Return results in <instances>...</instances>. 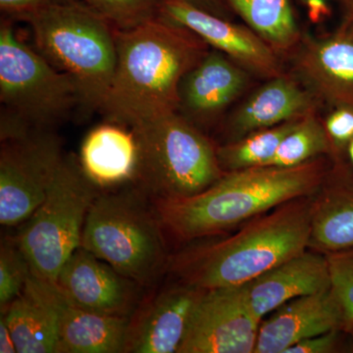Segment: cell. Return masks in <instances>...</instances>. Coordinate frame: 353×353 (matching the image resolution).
Returning <instances> with one entry per match:
<instances>
[{
	"mask_svg": "<svg viewBox=\"0 0 353 353\" xmlns=\"http://www.w3.org/2000/svg\"><path fill=\"white\" fill-rule=\"evenodd\" d=\"M343 330V313L331 288L297 297L260 323L254 353H285L299 341Z\"/></svg>",
	"mask_w": 353,
	"mask_h": 353,
	"instance_id": "cell-15",
	"label": "cell"
},
{
	"mask_svg": "<svg viewBox=\"0 0 353 353\" xmlns=\"http://www.w3.org/2000/svg\"><path fill=\"white\" fill-rule=\"evenodd\" d=\"M203 292L180 281L141 303L130 319L124 353H178Z\"/></svg>",
	"mask_w": 353,
	"mask_h": 353,
	"instance_id": "cell-12",
	"label": "cell"
},
{
	"mask_svg": "<svg viewBox=\"0 0 353 353\" xmlns=\"http://www.w3.org/2000/svg\"><path fill=\"white\" fill-rule=\"evenodd\" d=\"M309 18L313 22H320L328 17L330 8L326 0H305Z\"/></svg>",
	"mask_w": 353,
	"mask_h": 353,
	"instance_id": "cell-32",
	"label": "cell"
},
{
	"mask_svg": "<svg viewBox=\"0 0 353 353\" xmlns=\"http://www.w3.org/2000/svg\"><path fill=\"white\" fill-rule=\"evenodd\" d=\"M55 283L81 307L121 317H131L143 288L83 246L67 259Z\"/></svg>",
	"mask_w": 353,
	"mask_h": 353,
	"instance_id": "cell-14",
	"label": "cell"
},
{
	"mask_svg": "<svg viewBox=\"0 0 353 353\" xmlns=\"http://www.w3.org/2000/svg\"><path fill=\"white\" fill-rule=\"evenodd\" d=\"M314 108L315 97L307 88L282 74L270 79L238 109L231 130L238 139L250 132L301 119Z\"/></svg>",
	"mask_w": 353,
	"mask_h": 353,
	"instance_id": "cell-20",
	"label": "cell"
},
{
	"mask_svg": "<svg viewBox=\"0 0 353 353\" xmlns=\"http://www.w3.org/2000/svg\"><path fill=\"white\" fill-rule=\"evenodd\" d=\"M110 23L114 29L128 30L159 17L162 0H83Z\"/></svg>",
	"mask_w": 353,
	"mask_h": 353,
	"instance_id": "cell-27",
	"label": "cell"
},
{
	"mask_svg": "<svg viewBox=\"0 0 353 353\" xmlns=\"http://www.w3.org/2000/svg\"><path fill=\"white\" fill-rule=\"evenodd\" d=\"M245 70L224 53L209 50L181 82L178 113L194 126L210 122L245 90Z\"/></svg>",
	"mask_w": 353,
	"mask_h": 353,
	"instance_id": "cell-17",
	"label": "cell"
},
{
	"mask_svg": "<svg viewBox=\"0 0 353 353\" xmlns=\"http://www.w3.org/2000/svg\"><path fill=\"white\" fill-rule=\"evenodd\" d=\"M299 120L250 132L233 143L218 148L221 168L224 172H231L268 166L281 141L294 129Z\"/></svg>",
	"mask_w": 353,
	"mask_h": 353,
	"instance_id": "cell-24",
	"label": "cell"
},
{
	"mask_svg": "<svg viewBox=\"0 0 353 353\" xmlns=\"http://www.w3.org/2000/svg\"><path fill=\"white\" fill-rule=\"evenodd\" d=\"M64 153L53 131L32 132L1 141L0 223L13 227L25 223L50 190Z\"/></svg>",
	"mask_w": 353,
	"mask_h": 353,
	"instance_id": "cell-9",
	"label": "cell"
},
{
	"mask_svg": "<svg viewBox=\"0 0 353 353\" xmlns=\"http://www.w3.org/2000/svg\"><path fill=\"white\" fill-rule=\"evenodd\" d=\"M32 274L29 260L17 239H6L0 248V309L6 311L16 299Z\"/></svg>",
	"mask_w": 353,
	"mask_h": 353,
	"instance_id": "cell-26",
	"label": "cell"
},
{
	"mask_svg": "<svg viewBox=\"0 0 353 353\" xmlns=\"http://www.w3.org/2000/svg\"><path fill=\"white\" fill-rule=\"evenodd\" d=\"M139 161L136 183L152 199H181L201 192L224 175L217 148L180 113L134 126Z\"/></svg>",
	"mask_w": 353,
	"mask_h": 353,
	"instance_id": "cell-7",
	"label": "cell"
},
{
	"mask_svg": "<svg viewBox=\"0 0 353 353\" xmlns=\"http://www.w3.org/2000/svg\"><path fill=\"white\" fill-rule=\"evenodd\" d=\"M252 315L262 319L281 305L331 288L326 255L304 252L240 285Z\"/></svg>",
	"mask_w": 353,
	"mask_h": 353,
	"instance_id": "cell-16",
	"label": "cell"
},
{
	"mask_svg": "<svg viewBox=\"0 0 353 353\" xmlns=\"http://www.w3.org/2000/svg\"><path fill=\"white\" fill-rule=\"evenodd\" d=\"M294 65L313 97L333 108H353V19L345 18L328 36L303 39Z\"/></svg>",
	"mask_w": 353,
	"mask_h": 353,
	"instance_id": "cell-13",
	"label": "cell"
},
{
	"mask_svg": "<svg viewBox=\"0 0 353 353\" xmlns=\"http://www.w3.org/2000/svg\"><path fill=\"white\" fill-rule=\"evenodd\" d=\"M309 246L325 253L353 248V181L334 183L314 201Z\"/></svg>",
	"mask_w": 353,
	"mask_h": 353,
	"instance_id": "cell-22",
	"label": "cell"
},
{
	"mask_svg": "<svg viewBox=\"0 0 353 353\" xmlns=\"http://www.w3.org/2000/svg\"><path fill=\"white\" fill-rule=\"evenodd\" d=\"M114 34L117 60L101 110L104 119L132 127L178 112L181 82L208 52V44L161 17Z\"/></svg>",
	"mask_w": 353,
	"mask_h": 353,
	"instance_id": "cell-1",
	"label": "cell"
},
{
	"mask_svg": "<svg viewBox=\"0 0 353 353\" xmlns=\"http://www.w3.org/2000/svg\"><path fill=\"white\" fill-rule=\"evenodd\" d=\"M260 321L240 285L204 290L178 353H252Z\"/></svg>",
	"mask_w": 353,
	"mask_h": 353,
	"instance_id": "cell-10",
	"label": "cell"
},
{
	"mask_svg": "<svg viewBox=\"0 0 353 353\" xmlns=\"http://www.w3.org/2000/svg\"><path fill=\"white\" fill-rule=\"evenodd\" d=\"M338 331L318 334L299 341L285 350V353H329L334 352L338 341Z\"/></svg>",
	"mask_w": 353,
	"mask_h": 353,
	"instance_id": "cell-30",
	"label": "cell"
},
{
	"mask_svg": "<svg viewBox=\"0 0 353 353\" xmlns=\"http://www.w3.org/2000/svg\"><path fill=\"white\" fill-rule=\"evenodd\" d=\"M154 199L136 185L101 190L88 211L81 246L141 287L169 266Z\"/></svg>",
	"mask_w": 353,
	"mask_h": 353,
	"instance_id": "cell-5",
	"label": "cell"
},
{
	"mask_svg": "<svg viewBox=\"0 0 353 353\" xmlns=\"http://www.w3.org/2000/svg\"><path fill=\"white\" fill-rule=\"evenodd\" d=\"M159 17L187 28L243 69L268 79L284 74L278 53L250 27L229 22L188 0H162Z\"/></svg>",
	"mask_w": 353,
	"mask_h": 353,
	"instance_id": "cell-11",
	"label": "cell"
},
{
	"mask_svg": "<svg viewBox=\"0 0 353 353\" xmlns=\"http://www.w3.org/2000/svg\"><path fill=\"white\" fill-rule=\"evenodd\" d=\"M41 280L57 314L55 353H124L131 317L101 314L81 307L57 283Z\"/></svg>",
	"mask_w": 353,
	"mask_h": 353,
	"instance_id": "cell-18",
	"label": "cell"
},
{
	"mask_svg": "<svg viewBox=\"0 0 353 353\" xmlns=\"http://www.w3.org/2000/svg\"><path fill=\"white\" fill-rule=\"evenodd\" d=\"M319 160L292 167L260 166L225 172L199 194L154 199L165 232L182 241L216 236L285 202L307 197L325 178Z\"/></svg>",
	"mask_w": 353,
	"mask_h": 353,
	"instance_id": "cell-2",
	"label": "cell"
},
{
	"mask_svg": "<svg viewBox=\"0 0 353 353\" xmlns=\"http://www.w3.org/2000/svg\"><path fill=\"white\" fill-rule=\"evenodd\" d=\"M324 126L334 148L347 150L348 143L353 139V108L347 106L334 108L325 121Z\"/></svg>",
	"mask_w": 353,
	"mask_h": 353,
	"instance_id": "cell-29",
	"label": "cell"
},
{
	"mask_svg": "<svg viewBox=\"0 0 353 353\" xmlns=\"http://www.w3.org/2000/svg\"><path fill=\"white\" fill-rule=\"evenodd\" d=\"M313 205L306 197L285 202L269 214L253 218L230 238L170 259L171 271L181 282L201 290L245 284L305 252Z\"/></svg>",
	"mask_w": 353,
	"mask_h": 353,
	"instance_id": "cell-3",
	"label": "cell"
},
{
	"mask_svg": "<svg viewBox=\"0 0 353 353\" xmlns=\"http://www.w3.org/2000/svg\"><path fill=\"white\" fill-rule=\"evenodd\" d=\"M101 192L83 173L78 157L64 153L46 199L17 238L32 274L57 282L65 262L81 246L88 211Z\"/></svg>",
	"mask_w": 353,
	"mask_h": 353,
	"instance_id": "cell-8",
	"label": "cell"
},
{
	"mask_svg": "<svg viewBox=\"0 0 353 353\" xmlns=\"http://www.w3.org/2000/svg\"><path fill=\"white\" fill-rule=\"evenodd\" d=\"M16 20L31 27L34 48L75 81L81 112H101L115 72L114 28L81 0H62Z\"/></svg>",
	"mask_w": 353,
	"mask_h": 353,
	"instance_id": "cell-4",
	"label": "cell"
},
{
	"mask_svg": "<svg viewBox=\"0 0 353 353\" xmlns=\"http://www.w3.org/2000/svg\"><path fill=\"white\" fill-rule=\"evenodd\" d=\"M348 157H350V162L353 166V139L350 141L347 146Z\"/></svg>",
	"mask_w": 353,
	"mask_h": 353,
	"instance_id": "cell-36",
	"label": "cell"
},
{
	"mask_svg": "<svg viewBox=\"0 0 353 353\" xmlns=\"http://www.w3.org/2000/svg\"><path fill=\"white\" fill-rule=\"evenodd\" d=\"M62 0H0V9L11 19L39 10Z\"/></svg>",
	"mask_w": 353,
	"mask_h": 353,
	"instance_id": "cell-31",
	"label": "cell"
},
{
	"mask_svg": "<svg viewBox=\"0 0 353 353\" xmlns=\"http://www.w3.org/2000/svg\"><path fill=\"white\" fill-rule=\"evenodd\" d=\"M348 19H350V18H348ZM352 19H353V18H352Z\"/></svg>",
	"mask_w": 353,
	"mask_h": 353,
	"instance_id": "cell-37",
	"label": "cell"
},
{
	"mask_svg": "<svg viewBox=\"0 0 353 353\" xmlns=\"http://www.w3.org/2000/svg\"><path fill=\"white\" fill-rule=\"evenodd\" d=\"M0 102L1 141L52 131L82 106L73 78L21 41L11 18L0 26Z\"/></svg>",
	"mask_w": 353,
	"mask_h": 353,
	"instance_id": "cell-6",
	"label": "cell"
},
{
	"mask_svg": "<svg viewBox=\"0 0 353 353\" xmlns=\"http://www.w3.org/2000/svg\"><path fill=\"white\" fill-rule=\"evenodd\" d=\"M226 3L277 53L292 50L303 39L292 0H226Z\"/></svg>",
	"mask_w": 353,
	"mask_h": 353,
	"instance_id": "cell-23",
	"label": "cell"
},
{
	"mask_svg": "<svg viewBox=\"0 0 353 353\" xmlns=\"http://www.w3.org/2000/svg\"><path fill=\"white\" fill-rule=\"evenodd\" d=\"M15 343L3 315L0 318V353H16Z\"/></svg>",
	"mask_w": 353,
	"mask_h": 353,
	"instance_id": "cell-33",
	"label": "cell"
},
{
	"mask_svg": "<svg viewBox=\"0 0 353 353\" xmlns=\"http://www.w3.org/2000/svg\"><path fill=\"white\" fill-rule=\"evenodd\" d=\"M83 173L101 190L134 185L138 176V139L132 128L105 121L90 130L81 145Z\"/></svg>",
	"mask_w": 353,
	"mask_h": 353,
	"instance_id": "cell-19",
	"label": "cell"
},
{
	"mask_svg": "<svg viewBox=\"0 0 353 353\" xmlns=\"http://www.w3.org/2000/svg\"><path fill=\"white\" fill-rule=\"evenodd\" d=\"M333 148L324 123L320 122L312 111L299 119L282 139L268 166H296L310 161L317 155L328 153Z\"/></svg>",
	"mask_w": 353,
	"mask_h": 353,
	"instance_id": "cell-25",
	"label": "cell"
},
{
	"mask_svg": "<svg viewBox=\"0 0 353 353\" xmlns=\"http://www.w3.org/2000/svg\"><path fill=\"white\" fill-rule=\"evenodd\" d=\"M18 353H55L58 336L57 311L43 281L31 274L22 292L1 313Z\"/></svg>",
	"mask_w": 353,
	"mask_h": 353,
	"instance_id": "cell-21",
	"label": "cell"
},
{
	"mask_svg": "<svg viewBox=\"0 0 353 353\" xmlns=\"http://www.w3.org/2000/svg\"><path fill=\"white\" fill-rule=\"evenodd\" d=\"M336 2L345 12V18H353V0H331Z\"/></svg>",
	"mask_w": 353,
	"mask_h": 353,
	"instance_id": "cell-35",
	"label": "cell"
},
{
	"mask_svg": "<svg viewBox=\"0 0 353 353\" xmlns=\"http://www.w3.org/2000/svg\"><path fill=\"white\" fill-rule=\"evenodd\" d=\"M188 1L217 15L221 7L224 4V2H226V0H188Z\"/></svg>",
	"mask_w": 353,
	"mask_h": 353,
	"instance_id": "cell-34",
	"label": "cell"
},
{
	"mask_svg": "<svg viewBox=\"0 0 353 353\" xmlns=\"http://www.w3.org/2000/svg\"><path fill=\"white\" fill-rule=\"evenodd\" d=\"M331 289L343 313V331L353 333V248L326 252Z\"/></svg>",
	"mask_w": 353,
	"mask_h": 353,
	"instance_id": "cell-28",
	"label": "cell"
}]
</instances>
